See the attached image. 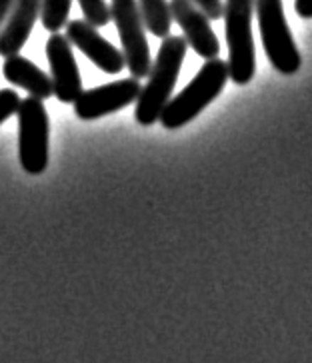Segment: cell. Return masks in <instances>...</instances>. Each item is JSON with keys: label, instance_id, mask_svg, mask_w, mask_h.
Segmentation results:
<instances>
[{"label": "cell", "instance_id": "1", "mask_svg": "<svg viewBox=\"0 0 312 363\" xmlns=\"http://www.w3.org/2000/svg\"><path fill=\"white\" fill-rule=\"evenodd\" d=\"M188 44L184 36H166L161 44L158 56L151 66L149 82L136 98L134 118L142 126H152L161 120L164 106L171 102L174 86L183 68Z\"/></svg>", "mask_w": 312, "mask_h": 363}, {"label": "cell", "instance_id": "2", "mask_svg": "<svg viewBox=\"0 0 312 363\" xmlns=\"http://www.w3.org/2000/svg\"><path fill=\"white\" fill-rule=\"evenodd\" d=\"M228 65L220 58L206 60L205 66L194 76L193 82L184 88L181 94L171 98L161 114V124L166 130L183 128L190 120L198 116L218 94L225 90L228 82Z\"/></svg>", "mask_w": 312, "mask_h": 363}, {"label": "cell", "instance_id": "3", "mask_svg": "<svg viewBox=\"0 0 312 363\" xmlns=\"http://www.w3.org/2000/svg\"><path fill=\"white\" fill-rule=\"evenodd\" d=\"M254 0H225V33L228 44V74L235 84L242 86L257 74V50L252 38Z\"/></svg>", "mask_w": 312, "mask_h": 363}, {"label": "cell", "instance_id": "4", "mask_svg": "<svg viewBox=\"0 0 312 363\" xmlns=\"http://www.w3.org/2000/svg\"><path fill=\"white\" fill-rule=\"evenodd\" d=\"M260 38L264 52L280 74L292 76L301 68V52L294 44L289 22L284 18L282 0H254Z\"/></svg>", "mask_w": 312, "mask_h": 363}, {"label": "cell", "instance_id": "5", "mask_svg": "<svg viewBox=\"0 0 312 363\" xmlns=\"http://www.w3.org/2000/svg\"><path fill=\"white\" fill-rule=\"evenodd\" d=\"M18 156L26 174L41 176L48 166V132L50 122L43 100L24 98L18 106Z\"/></svg>", "mask_w": 312, "mask_h": 363}, {"label": "cell", "instance_id": "6", "mask_svg": "<svg viewBox=\"0 0 312 363\" xmlns=\"http://www.w3.org/2000/svg\"><path fill=\"white\" fill-rule=\"evenodd\" d=\"M110 18L119 28L124 62L129 66L132 78L142 80L151 72V48L144 34V21L140 14L136 0H112L110 2Z\"/></svg>", "mask_w": 312, "mask_h": 363}, {"label": "cell", "instance_id": "7", "mask_svg": "<svg viewBox=\"0 0 312 363\" xmlns=\"http://www.w3.org/2000/svg\"><path fill=\"white\" fill-rule=\"evenodd\" d=\"M136 78H124L107 86L90 88L75 100V114L80 120H97L132 104L140 94Z\"/></svg>", "mask_w": 312, "mask_h": 363}, {"label": "cell", "instance_id": "8", "mask_svg": "<svg viewBox=\"0 0 312 363\" xmlns=\"http://www.w3.org/2000/svg\"><path fill=\"white\" fill-rule=\"evenodd\" d=\"M46 58L50 65L54 96L65 104L75 102L85 90H82L80 70L72 54V44L63 34H53L46 43Z\"/></svg>", "mask_w": 312, "mask_h": 363}, {"label": "cell", "instance_id": "9", "mask_svg": "<svg viewBox=\"0 0 312 363\" xmlns=\"http://www.w3.org/2000/svg\"><path fill=\"white\" fill-rule=\"evenodd\" d=\"M168 6H171L173 21H176V24L183 28L184 40L194 52L206 60L218 58L220 44L205 12L200 11L193 0H171Z\"/></svg>", "mask_w": 312, "mask_h": 363}, {"label": "cell", "instance_id": "10", "mask_svg": "<svg viewBox=\"0 0 312 363\" xmlns=\"http://www.w3.org/2000/svg\"><path fill=\"white\" fill-rule=\"evenodd\" d=\"M66 38L87 56L92 65L107 74H120L127 66L124 54L102 38L98 30L87 21H70L66 24Z\"/></svg>", "mask_w": 312, "mask_h": 363}, {"label": "cell", "instance_id": "11", "mask_svg": "<svg viewBox=\"0 0 312 363\" xmlns=\"http://www.w3.org/2000/svg\"><path fill=\"white\" fill-rule=\"evenodd\" d=\"M43 0H16L11 16L0 30V56L11 58L21 52L33 33L34 22L41 16Z\"/></svg>", "mask_w": 312, "mask_h": 363}, {"label": "cell", "instance_id": "12", "mask_svg": "<svg viewBox=\"0 0 312 363\" xmlns=\"http://www.w3.org/2000/svg\"><path fill=\"white\" fill-rule=\"evenodd\" d=\"M4 78L16 84L18 88H24L26 92H31V96L38 98V100H46V98L54 96L53 80L50 76L43 72L36 65H33L28 58L24 56H11L6 58V62L2 66Z\"/></svg>", "mask_w": 312, "mask_h": 363}, {"label": "cell", "instance_id": "13", "mask_svg": "<svg viewBox=\"0 0 312 363\" xmlns=\"http://www.w3.org/2000/svg\"><path fill=\"white\" fill-rule=\"evenodd\" d=\"M140 14L144 26L158 38L171 36V26H173V14L166 0H139Z\"/></svg>", "mask_w": 312, "mask_h": 363}, {"label": "cell", "instance_id": "14", "mask_svg": "<svg viewBox=\"0 0 312 363\" xmlns=\"http://www.w3.org/2000/svg\"><path fill=\"white\" fill-rule=\"evenodd\" d=\"M70 6H72V0H43L41 21H43L44 28L53 34L65 28V24H68Z\"/></svg>", "mask_w": 312, "mask_h": 363}, {"label": "cell", "instance_id": "15", "mask_svg": "<svg viewBox=\"0 0 312 363\" xmlns=\"http://www.w3.org/2000/svg\"><path fill=\"white\" fill-rule=\"evenodd\" d=\"M78 4L85 14V21L95 28H102L110 22V6L104 0H78Z\"/></svg>", "mask_w": 312, "mask_h": 363}, {"label": "cell", "instance_id": "16", "mask_svg": "<svg viewBox=\"0 0 312 363\" xmlns=\"http://www.w3.org/2000/svg\"><path fill=\"white\" fill-rule=\"evenodd\" d=\"M18 106H21V98L14 90H11V88L0 90V124L14 116L18 112Z\"/></svg>", "mask_w": 312, "mask_h": 363}, {"label": "cell", "instance_id": "17", "mask_svg": "<svg viewBox=\"0 0 312 363\" xmlns=\"http://www.w3.org/2000/svg\"><path fill=\"white\" fill-rule=\"evenodd\" d=\"M194 4L205 12L208 16V21H218L222 18V11H225V4L222 0H193Z\"/></svg>", "mask_w": 312, "mask_h": 363}, {"label": "cell", "instance_id": "18", "mask_svg": "<svg viewBox=\"0 0 312 363\" xmlns=\"http://www.w3.org/2000/svg\"><path fill=\"white\" fill-rule=\"evenodd\" d=\"M294 11L301 18H312V0H294Z\"/></svg>", "mask_w": 312, "mask_h": 363}, {"label": "cell", "instance_id": "19", "mask_svg": "<svg viewBox=\"0 0 312 363\" xmlns=\"http://www.w3.org/2000/svg\"><path fill=\"white\" fill-rule=\"evenodd\" d=\"M14 4H16V0H0V30H2V26H4L6 18L11 16Z\"/></svg>", "mask_w": 312, "mask_h": 363}]
</instances>
